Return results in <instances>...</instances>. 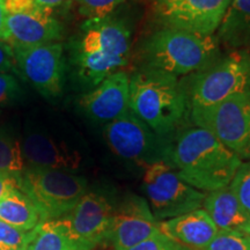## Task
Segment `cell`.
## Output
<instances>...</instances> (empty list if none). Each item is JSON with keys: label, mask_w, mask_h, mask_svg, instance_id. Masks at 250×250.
I'll return each mask as SVG.
<instances>
[{"label": "cell", "mask_w": 250, "mask_h": 250, "mask_svg": "<svg viewBox=\"0 0 250 250\" xmlns=\"http://www.w3.org/2000/svg\"><path fill=\"white\" fill-rule=\"evenodd\" d=\"M166 161L184 182L212 192L229 186L241 160L213 134L201 127H182L169 138Z\"/></svg>", "instance_id": "cell-1"}, {"label": "cell", "mask_w": 250, "mask_h": 250, "mask_svg": "<svg viewBox=\"0 0 250 250\" xmlns=\"http://www.w3.org/2000/svg\"><path fill=\"white\" fill-rule=\"evenodd\" d=\"M131 45L132 31L123 19L108 15L87 20L71 43L72 62L79 79L95 87L122 71L129 62Z\"/></svg>", "instance_id": "cell-2"}, {"label": "cell", "mask_w": 250, "mask_h": 250, "mask_svg": "<svg viewBox=\"0 0 250 250\" xmlns=\"http://www.w3.org/2000/svg\"><path fill=\"white\" fill-rule=\"evenodd\" d=\"M130 110L166 139L181 130L190 114L182 81L146 66L130 77Z\"/></svg>", "instance_id": "cell-3"}, {"label": "cell", "mask_w": 250, "mask_h": 250, "mask_svg": "<svg viewBox=\"0 0 250 250\" xmlns=\"http://www.w3.org/2000/svg\"><path fill=\"white\" fill-rule=\"evenodd\" d=\"M220 57V42L217 36L173 28L155 31L143 46V66L177 78L205 70Z\"/></svg>", "instance_id": "cell-4"}, {"label": "cell", "mask_w": 250, "mask_h": 250, "mask_svg": "<svg viewBox=\"0 0 250 250\" xmlns=\"http://www.w3.org/2000/svg\"><path fill=\"white\" fill-rule=\"evenodd\" d=\"M19 180L20 190L39 210L41 223L64 217L88 190L85 177L65 170L29 167Z\"/></svg>", "instance_id": "cell-5"}, {"label": "cell", "mask_w": 250, "mask_h": 250, "mask_svg": "<svg viewBox=\"0 0 250 250\" xmlns=\"http://www.w3.org/2000/svg\"><path fill=\"white\" fill-rule=\"evenodd\" d=\"M182 83L190 109L206 108L250 89V50H234Z\"/></svg>", "instance_id": "cell-6"}, {"label": "cell", "mask_w": 250, "mask_h": 250, "mask_svg": "<svg viewBox=\"0 0 250 250\" xmlns=\"http://www.w3.org/2000/svg\"><path fill=\"white\" fill-rule=\"evenodd\" d=\"M195 126L213 134L241 161L250 160V89L206 108L190 109Z\"/></svg>", "instance_id": "cell-7"}, {"label": "cell", "mask_w": 250, "mask_h": 250, "mask_svg": "<svg viewBox=\"0 0 250 250\" xmlns=\"http://www.w3.org/2000/svg\"><path fill=\"white\" fill-rule=\"evenodd\" d=\"M143 188L158 221L202 208L206 197L204 192L184 182L167 161L155 162L146 168Z\"/></svg>", "instance_id": "cell-8"}, {"label": "cell", "mask_w": 250, "mask_h": 250, "mask_svg": "<svg viewBox=\"0 0 250 250\" xmlns=\"http://www.w3.org/2000/svg\"><path fill=\"white\" fill-rule=\"evenodd\" d=\"M105 143L115 155L126 164L144 168L166 161L169 139L162 138L129 110L104 125Z\"/></svg>", "instance_id": "cell-9"}, {"label": "cell", "mask_w": 250, "mask_h": 250, "mask_svg": "<svg viewBox=\"0 0 250 250\" xmlns=\"http://www.w3.org/2000/svg\"><path fill=\"white\" fill-rule=\"evenodd\" d=\"M112 193L104 190H90L64 215L76 250H92L107 240L117 206Z\"/></svg>", "instance_id": "cell-10"}, {"label": "cell", "mask_w": 250, "mask_h": 250, "mask_svg": "<svg viewBox=\"0 0 250 250\" xmlns=\"http://www.w3.org/2000/svg\"><path fill=\"white\" fill-rule=\"evenodd\" d=\"M19 73L45 99L62 95L65 83L64 48L61 43L13 46Z\"/></svg>", "instance_id": "cell-11"}, {"label": "cell", "mask_w": 250, "mask_h": 250, "mask_svg": "<svg viewBox=\"0 0 250 250\" xmlns=\"http://www.w3.org/2000/svg\"><path fill=\"white\" fill-rule=\"evenodd\" d=\"M21 147L24 161L30 167L74 173L86 161L85 149L77 140L43 126L27 129Z\"/></svg>", "instance_id": "cell-12"}, {"label": "cell", "mask_w": 250, "mask_h": 250, "mask_svg": "<svg viewBox=\"0 0 250 250\" xmlns=\"http://www.w3.org/2000/svg\"><path fill=\"white\" fill-rule=\"evenodd\" d=\"M232 0H156L155 14L164 28L214 35Z\"/></svg>", "instance_id": "cell-13"}, {"label": "cell", "mask_w": 250, "mask_h": 250, "mask_svg": "<svg viewBox=\"0 0 250 250\" xmlns=\"http://www.w3.org/2000/svg\"><path fill=\"white\" fill-rule=\"evenodd\" d=\"M160 232V221L155 219L144 197L127 193L117 203L107 240L115 250H129Z\"/></svg>", "instance_id": "cell-14"}, {"label": "cell", "mask_w": 250, "mask_h": 250, "mask_svg": "<svg viewBox=\"0 0 250 250\" xmlns=\"http://www.w3.org/2000/svg\"><path fill=\"white\" fill-rule=\"evenodd\" d=\"M79 105L89 120L110 123L130 110V76L118 71L102 80L79 100Z\"/></svg>", "instance_id": "cell-15"}, {"label": "cell", "mask_w": 250, "mask_h": 250, "mask_svg": "<svg viewBox=\"0 0 250 250\" xmlns=\"http://www.w3.org/2000/svg\"><path fill=\"white\" fill-rule=\"evenodd\" d=\"M7 28L12 46H35L56 43L62 37V27L51 11L37 6L29 12L7 14Z\"/></svg>", "instance_id": "cell-16"}, {"label": "cell", "mask_w": 250, "mask_h": 250, "mask_svg": "<svg viewBox=\"0 0 250 250\" xmlns=\"http://www.w3.org/2000/svg\"><path fill=\"white\" fill-rule=\"evenodd\" d=\"M160 232L190 250H203L219 229L204 208L160 221Z\"/></svg>", "instance_id": "cell-17"}, {"label": "cell", "mask_w": 250, "mask_h": 250, "mask_svg": "<svg viewBox=\"0 0 250 250\" xmlns=\"http://www.w3.org/2000/svg\"><path fill=\"white\" fill-rule=\"evenodd\" d=\"M203 208L219 230L250 236V213L230 191L229 187L208 192L203 203Z\"/></svg>", "instance_id": "cell-18"}, {"label": "cell", "mask_w": 250, "mask_h": 250, "mask_svg": "<svg viewBox=\"0 0 250 250\" xmlns=\"http://www.w3.org/2000/svg\"><path fill=\"white\" fill-rule=\"evenodd\" d=\"M217 37L228 49L250 50V0L230 1Z\"/></svg>", "instance_id": "cell-19"}, {"label": "cell", "mask_w": 250, "mask_h": 250, "mask_svg": "<svg viewBox=\"0 0 250 250\" xmlns=\"http://www.w3.org/2000/svg\"><path fill=\"white\" fill-rule=\"evenodd\" d=\"M0 220L22 230H31L41 223V215L29 197L17 189L0 201Z\"/></svg>", "instance_id": "cell-20"}, {"label": "cell", "mask_w": 250, "mask_h": 250, "mask_svg": "<svg viewBox=\"0 0 250 250\" xmlns=\"http://www.w3.org/2000/svg\"><path fill=\"white\" fill-rule=\"evenodd\" d=\"M26 250H76L64 217L43 221L31 229Z\"/></svg>", "instance_id": "cell-21"}, {"label": "cell", "mask_w": 250, "mask_h": 250, "mask_svg": "<svg viewBox=\"0 0 250 250\" xmlns=\"http://www.w3.org/2000/svg\"><path fill=\"white\" fill-rule=\"evenodd\" d=\"M26 169L21 140L8 126L0 127V173L20 176Z\"/></svg>", "instance_id": "cell-22"}, {"label": "cell", "mask_w": 250, "mask_h": 250, "mask_svg": "<svg viewBox=\"0 0 250 250\" xmlns=\"http://www.w3.org/2000/svg\"><path fill=\"white\" fill-rule=\"evenodd\" d=\"M31 230H22L0 220V250H26Z\"/></svg>", "instance_id": "cell-23"}, {"label": "cell", "mask_w": 250, "mask_h": 250, "mask_svg": "<svg viewBox=\"0 0 250 250\" xmlns=\"http://www.w3.org/2000/svg\"><path fill=\"white\" fill-rule=\"evenodd\" d=\"M203 250H250V236L236 232L219 230Z\"/></svg>", "instance_id": "cell-24"}, {"label": "cell", "mask_w": 250, "mask_h": 250, "mask_svg": "<svg viewBox=\"0 0 250 250\" xmlns=\"http://www.w3.org/2000/svg\"><path fill=\"white\" fill-rule=\"evenodd\" d=\"M228 187L250 213V160L241 162Z\"/></svg>", "instance_id": "cell-25"}, {"label": "cell", "mask_w": 250, "mask_h": 250, "mask_svg": "<svg viewBox=\"0 0 250 250\" xmlns=\"http://www.w3.org/2000/svg\"><path fill=\"white\" fill-rule=\"evenodd\" d=\"M79 13L89 19H101L111 15L125 0H76Z\"/></svg>", "instance_id": "cell-26"}, {"label": "cell", "mask_w": 250, "mask_h": 250, "mask_svg": "<svg viewBox=\"0 0 250 250\" xmlns=\"http://www.w3.org/2000/svg\"><path fill=\"white\" fill-rule=\"evenodd\" d=\"M22 95L20 83L11 73H0V105L18 102Z\"/></svg>", "instance_id": "cell-27"}, {"label": "cell", "mask_w": 250, "mask_h": 250, "mask_svg": "<svg viewBox=\"0 0 250 250\" xmlns=\"http://www.w3.org/2000/svg\"><path fill=\"white\" fill-rule=\"evenodd\" d=\"M129 250H190L187 247L180 245L170 237L159 232L139 245L132 247Z\"/></svg>", "instance_id": "cell-28"}, {"label": "cell", "mask_w": 250, "mask_h": 250, "mask_svg": "<svg viewBox=\"0 0 250 250\" xmlns=\"http://www.w3.org/2000/svg\"><path fill=\"white\" fill-rule=\"evenodd\" d=\"M17 67L14 57V50L9 43L0 41V73H7Z\"/></svg>", "instance_id": "cell-29"}, {"label": "cell", "mask_w": 250, "mask_h": 250, "mask_svg": "<svg viewBox=\"0 0 250 250\" xmlns=\"http://www.w3.org/2000/svg\"><path fill=\"white\" fill-rule=\"evenodd\" d=\"M2 1H4V7L7 14L29 12L39 6L36 4V0H2Z\"/></svg>", "instance_id": "cell-30"}, {"label": "cell", "mask_w": 250, "mask_h": 250, "mask_svg": "<svg viewBox=\"0 0 250 250\" xmlns=\"http://www.w3.org/2000/svg\"><path fill=\"white\" fill-rule=\"evenodd\" d=\"M20 176L0 173V201L13 190H20Z\"/></svg>", "instance_id": "cell-31"}, {"label": "cell", "mask_w": 250, "mask_h": 250, "mask_svg": "<svg viewBox=\"0 0 250 250\" xmlns=\"http://www.w3.org/2000/svg\"><path fill=\"white\" fill-rule=\"evenodd\" d=\"M6 17H7V13L5 11L4 1L0 0V41L8 43L9 35L7 28H6Z\"/></svg>", "instance_id": "cell-32"}, {"label": "cell", "mask_w": 250, "mask_h": 250, "mask_svg": "<svg viewBox=\"0 0 250 250\" xmlns=\"http://www.w3.org/2000/svg\"><path fill=\"white\" fill-rule=\"evenodd\" d=\"M64 1L65 0H36V4L43 8L51 9L52 7H56V6L61 5Z\"/></svg>", "instance_id": "cell-33"}, {"label": "cell", "mask_w": 250, "mask_h": 250, "mask_svg": "<svg viewBox=\"0 0 250 250\" xmlns=\"http://www.w3.org/2000/svg\"><path fill=\"white\" fill-rule=\"evenodd\" d=\"M0 115H1V111H0Z\"/></svg>", "instance_id": "cell-34"}]
</instances>
